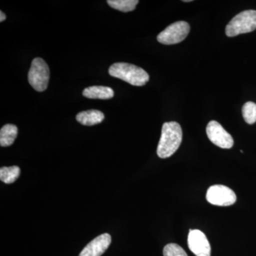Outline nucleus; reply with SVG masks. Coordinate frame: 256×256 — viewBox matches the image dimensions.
I'll list each match as a JSON object with an SVG mask.
<instances>
[{
  "label": "nucleus",
  "instance_id": "a211bd4d",
  "mask_svg": "<svg viewBox=\"0 0 256 256\" xmlns=\"http://www.w3.org/2000/svg\"><path fill=\"white\" fill-rule=\"evenodd\" d=\"M183 2H192V0H184Z\"/></svg>",
  "mask_w": 256,
  "mask_h": 256
},
{
  "label": "nucleus",
  "instance_id": "f3484780",
  "mask_svg": "<svg viewBox=\"0 0 256 256\" xmlns=\"http://www.w3.org/2000/svg\"><path fill=\"white\" fill-rule=\"evenodd\" d=\"M0 16H1V18H0V22H2L3 21L6 20V15L4 14V13H3L2 11L0 12Z\"/></svg>",
  "mask_w": 256,
  "mask_h": 256
},
{
  "label": "nucleus",
  "instance_id": "423d86ee",
  "mask_svg": "<svg viewBox=\"0 0 256 256\" xmlns=\"http://www.w3.org/2000/svg\"><path fill=\"white\" fill-rule=\"evenodd\" d=\"M236 198L233 190L224 185H213L206 192L207 202L215 206H230L236 202Z\"/></svg>",
  "mask_w": 256,
  "mask_h": 256
},
{
  "label": "nucleus",
  "instance_id": "dca6fc26",
  "mask_svg": "<svg viewBox=\"0 0 256 256\" xmlns=\"http://www.w3.org/2000/svg\"><path fill=\"white\" fill-rule=\"evenodd\" d=\"M164 256H188L182 248L176 244H170L164 248Z\"/></svg>",
  "mask_w": 256,
  "mask_h": 256
},
{
  "label": "nucleus",
  "instance_id": "20e7f679",
  "mask_svg": "<svg viewBox=\"0 0 256 256\" xmlns=\"http://www.w3.org/2000/svg\"><path fill=\"white\" fill-rule=\"evenodd\" d=\"M50 76V68L45 60L41 58H34L28 74L30 85L37 92H44L48 86Z\"/></svg>",
  "mask_w": 256,
  "mask_h": 256
},
{
  "label": "nucleus",
  "instance_id": "9d476101",
  "mask_svg": "<svg viewBox=\"0 0 256 256\" xmlns=\"http://www.w3.org/2000/svg\"><path fill=\"white\" fill-rule=\"evenodd\" d=\"M82 95L88 98L108 100L114 97V92L110 88L95 86L84 89Z\"/></svg>",
  "mask_w": 256,
  "mask_h": 256
},
{
  "label": "nucleus",
  "instance_id": "6e6552de",
  "mask_svg": "<svg viewBox=\"0 0 256 256\" xmlns=\"http://www.w3.org/2000/svg\"><path fill=\"white\" fill-rule=\"evenodd\" d=\"M188 246L196 256H210V246L206 235L201 230H190L188 235Z\"/></svg>",
  "mask_w": 256,
  "mask_h": 256
},
{
  "label": "nucleus",
  "instance_id": "4468645a",
  "mask_svg": "<svg viewBox=\"0 0 256 256\" xmlns=\"http://www.w3.org/2000/svg\"><path fill=\"white\" fill-rule=\"evenodd\" d=\"M20 169L18 166L2 168L0 170V180L5 184L14 183L20 175Z\"/></svg>",
  "mask_w": 256,
  "mask_h": 256
},
{
  "label": "nucleus",
  "instance_id": "f8f14e48",
  "mask_svg": "<svg viewBox=\"0 0 256 256\" xmlns=\"http://www.w3.org/2000/svg\"><path fill=\"white\" fill-rule=\"evenodd\" d=\"M18 129L12 124H5L0 131V144L2 146H9L14 143L18 136Z\"/></svg>",
  "mask_w": 256,
  "mask_h": 256
},
{
  "label": "nucleus",
  "instance_id": "f03ea898",
  "mask_svg": "<svg viewBox=\"0 0 256 256\" xmlns=\"http://www.w3.org/2000/svg\"><path fill=\"white\" fill-rule=\"evenodd\" d=\"M109 74L134 86H142L150 79L149 75L144 69L128 63L112 64L109 68Z\"/></svg>",
  "mask_w": 256,
  "mask_h": 256
},
{
  "label": "nucleus",
  "instance_id": "7ed1b4c3",
  "mask_svg": "<svg viewBox=\"0 0 256 256\" xmlns=\"http://www.w3.org/2000/svg\"><path fill=\"white\" fill-rule=\"evenodd\" d=\"M256 30V10H246L230 20L226 28V34L228 37H234Z\"/></svg>",
  "mask_w": 256,
  "mask_h": 256
},
{
  "label": "nucleus",
  "instance_id": "2eb2a0df",
  "mask_svg": "<svg viewBox=\"0 0 256 256\" xmlns=\"http://www.w3.org/2000/svg\"><path fill=\"white\" fill-rule=\"evenodd\" d=\"M242 117L248 124H254L256 122V104L255 102H246L242 108Z\"/></svg>",
  "mask_w": 256,
  "mask_h": 256
},
{
  "label": "nucleus",
  "instance_id": "0eeeda50",
  "mask_svg": "<svg viewBox=\"0 0 256 256\" xmlns=\"http://www.w3.org/2000/svg\"><path fill=\"white\" fill-rule=\"evenodd\" d=\"M206 134L210 142L223 149H230L234 146V140L230 134L215 120L207 124Z\"/></svg>",
  "mask_w": 256,
  "mask_h": 256
},
{
  "label": "nucleus",
  "instance_id": "f257e3e1",
  "mask_svg": "<svg viewBox=\"0 0 256 256\" xmlns=\"http://www.w3.org/2000/svg\"><path fill=\"white\" fill-rule=\"evenodd\" d=\"M182 140V130L176 122H165L162 128L161 138L156 153L162 159L170 158L178 150Z\"/></svg>",
  "mask_w": 256,
  "mask_h": 256
},
{
  "label": "nucleus",
  "instance_id": "ddd939ff",
  "mask_svg": "<svg viewBox=\"0 0 256 256\" xmlns=\"http://www.w3.org/2000/svg\"><path fill=\"white\" fill-rule=\"evenodd\" d=\"M108 4L114 10L124 12H129L134 10L136 5L139 3L138 0H108Z\"/></svg>",
  "mask_w": 256,
  "mask_h": 256
},
{
  "label": "nucleus",
  "instance_id": "39448f33",
  "mask_svg": "<svg viewBox=\"0 0 256 256\" xmlns=\"http://www.w3.org/2000/svg\"><path fill=\"white\" fill-rule=\"evenodd\" d=\"M190 31V26L188 22H176L160 32L156 38L162 44H176L184 41L188 36Z\"/></svg>",
  "mask_w": 256,
  "mask_h": 256
},
{
  "label": "nucleus",
  "instance_id": "1a4fd4ad",
  "mask_svg": "<svg viewBox=\"0 0 256 256\" xmlns=\"http://www.w3.org/2000/svg\"><path fill=\"white\" fill-rule=\"evenodd\" d=\"M111 236L109 234H101L82 249L79 256H101L106 252L111 244Z\"/></svg>",
  "mask_w": 256,
  "mask_h": 256
},
{
  "label": "nucleus",
  "instance_id": "9b49d317",
  "mask_svg": "<svg viewBox=\"0 0 256 256\" xmlns=\"http://www.w3.org/2000/svg\"><path fill=\"white\" fill-rule=\"evenodd\" d=\"M105 118L102 112L96 110L82 111L76 116V120L84 126H92L100 124Z\"/></svg>",
  "mask_w": 256,
  "mask_h": 256
}]
</instances>
